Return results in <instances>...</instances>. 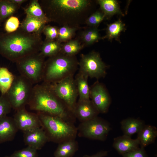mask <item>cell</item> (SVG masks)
Segmentation results:
<instances>
[{
	"instance_id": "cell-18",
	"label": "cell",
	"mask_w": 157,
	"mask_h": 157,
	"mask_svg": "<svg viewBox=\"0 0 157 157\" xmlns=\"http://www.w3.org/2000/svg\"><path fill=\"white\" fill-rule=\"evenodd\" d=\"M137 134V138L140 147L144 148L155 142L157 136V129L154 126L145 125Z\"/></svg>"
},
{
	"instance_id": "cell-3",
	"label": "cell",
	"mask_w": 157,
	"mask_h": 157,
	"mask_svg": "<svg viewBox=\"0 0 157 157\" xmlns=\"http://www.w3.org/2000/svg\"><path fill=\"white\" fill-rule=\"evenodd\" d=\"M42 2L41 7L49 22L54 21L63 26L69 24L72 27L74 20L82 15L90 4V1L87 0H51Z\"/></svg>"
},
{
	"instance_id": "cell-20",
	"label": "cell",
	"mask_w": 157,
	"mask_h": 157,
	"mask_svg": "<svg viewBox=\"0 0 157 157\" xmlns=\"http://www.w3.org/2000/svg\"><path fill=\"white\" fill-rule=\"evenodd\" d=\"M120 124L124 135L130 137L138 133L145 125L142 120L132 118L125 119L121 121Z\"/></svg>"
},
{
	"instance_id": "cell-15",
	"label": "cell",
	"mask_w": 157,
	"mask_h": 157,
	"mask_svg": "<svg viewBox=\"0 0 157 157\" xmlns=\"http://www.w3.org/2000/svg\"><path fill=\"white\" fill-rule=\"evenodd\" d=\"M18 130L13 118L7 115L0 118V144L12 140Z\"/></svg>"
},
{
	"instance_id": "cell-29",
	"label": "cell",
	"mask_w": 157,
	"mask_h": 157,
	"mask_svg": "<svg viewBox=\"0 0 157 157\" xmlns=\"http://www.w3.org/2000/svg\"><path fill=\"white\" fill-rule=\"evenodd\" d=\"M81 38L84 44L88 45L97 42L100 38L99 31L96 27H92L84 31Z\"/></svg>"
},
{
	"instance_id": "cell-23",
	"label": "cell",
	"mask_w": 157,
	"mask_h": 157,
	"mask_svg": "<svg viewBox=\"0 0 157 157\" xmlns=\"http://www.w3.org/2000/svg\"><path fill=\"white\" fill-rule=\"evenodd\" d=\"M15 76L8 69L0 67V91L1 95H5L11 86L15 79Z\"/></svg>"
},
{
	"instance_id": "cell-24",
	"label": "cell",
	"mask_w": 157,
	"mask_h": 157,
	"mask_svg": "<svg viewBox=\"0 0 157 157\" xmlns=\"http://www.w3.org/2000/svg\"><path fill=\"white\" fill-rule=\"evenodd\" d=\"M24 11L26 15L37 18L45 24L49 22L38 0L31 1L29 5Z\"/></svg>"
},
{
	"instance_id": "cell-27",
	"label": "cell",
	"mask_w": 157,
	"mask_h": 157,
	"mask_svg": "<svg viewBox=\"0 0 157 157\" xmlns=\"http://www.w3.org/2000/svg\"><path fill=\"white\" fill-rule=\"evenodd\" d=\"M18 6L10 0H0V18L1 20L11 16L17 10Z\"/></svg>"
},
{
	"instance_id": "cell-1",
	"label": "cell",
	"mask_w": 157,
	"mask_h": 157,
	"mask_svg": "<svg viewBox=\"0 0 157 157\" xmlns=\"http://www.w3.org/2000/svg\"><path fill=\"white\" fill-rule=\"evenodd\" d=\"M41 35L27 33L20 28L10 33H0V55L13 62L39 52Z\"/></svg>"
},
{
	"instance_id": "cell-9",
	"label": "cell",
	"mask_w": 157,
	"mask_h": 157,
	"mask_svg": "<svg viewBox=\"0 0 157 157\" xmlns=\"http://www.w3.org/2000/svg\"><path fill=\"white\" fill-rule=\"evenodd\" d=\"M49 85L56 94L73 114L78 96L74 76L69 77L58 83Z\"/></svg>"
},
{
	"instance_id": "cell-28",
	"label": "cell",
	"mask_w": 157,
	"mask_h": 157,
	"mask_svg": "<svg viewBox=\"0 0 157 157\" xmlns=\"http://www.w3.org/2000/svg\"><path fill=\"white\" fill-rule=\"evenodd\" d=\"M83 47L78 40H70L62 45L61 52L67 56H74Z\"/></svg>"
},
{
	"instance_id": "cell-14",
	"label": "cell",
	"mask_w": 157,
	"mask_h": 157,
	"mask_svg": "<svg viewBox=\"0 0 157 157\" xmlns=\"http://www.w3.org/2000/svg\"><path fill=\"white\" fill-rule=\"evenodd\" d=\"M23 137L25 144L37 150L41 149L47 142L49 141L42 127L24 132Z\"/></svg>"
},
{
	"instance_id": "cell-4",
	"label": "cell",
	"mask_w": 157,
	"mask_h": 157,
	"mask_svg": "<svg viewBox=\"0 0 157 157\" xmlns=\"http://www.w3.org/2000/svg\"><path fill=\"white\" fill-rule=\"evenodd\" d=\"M78 63L76 56H67L61 52L49 57L45 61L42 81L46 84H53L74 76Z\"/></svg>"
},
{
	"instance_id": "cell-10",
	"label": "cell",
	"mask_w": 157,
	"mask_h": 157,
	"mask_svg": "<svg viewBox=\"0 0 157 157\" xmlns=\"http://www.w3.org/2000/svg\"><path fill=\"white\" fill-rule=\"evenodd\" d=\"M78 65L79 71L88 77L99 79L106 74V67L97 52L81 54Z\"/></svg>"
},
{
	"instance_id": "cell-31",
	"label": "cell",
	"mask_w": 157,
	"mask_h": 157,
	"mask_svg": "<svg viewBox=\"0 0 157 157\" xmlns=\"http://www.w3.org/2000/svg\"><path fill=\"white\" fill-rule=\"evenodd\" d=\"M11 157H38L37 150L27 146L20 150L15 151L10 156Z\"/></svg>"
},
{
	"instance_id": "cell-38",
	"label": "cell",
	"mask_w": 157,
	"mask_h": 157,
	"mask_svg": "<svg viewBox=\"0 0 157 157\" xmlns=\"http://www.w3.org/2000/svg\"><path fill=\"white\" fill-rule=\"evenodd\" d=\"M12 3L19 6L24 2L26 1L25 0H10Z\"/></svg>"
},
{
	"instance_id": "cell-33",
	"label": "cell",
	"mask_w": 157,
	"mask_h": 157,
	"mask_svg": "<svg viewBox=\"0 0 157 157\" xmlns=\"http://www.w3.org/2000/svg\"><path fill=\"white\" fill-rule=\"evenodd\" d=\"M20 22L18 18L15 16L10 17L6 20L4 28L6 33H12L17 31L19 28Z\"/></svg>"
},
{
	"instance_id": "cell-12",
	"label": "cell",
	"mask_w": 157,
	"mask_h": 157,
	"mask_svg": "<svg viewBox=\"0 0 157 157\" xmlns=\"http://www.w3.org/2000/svg\"><path fill=\"white\" fill-rule=\"evenodd\" d=\"M90 97L99 113H104L108 111L110 100L106 88L102 84L97 82L90 88Z\"/></svg>"
},
{
	"instance_id": "cell-32",
	"label": "cell",
	"mask_w": 157,
	"mask_h": 157,
	"mask_svg": "<svg viewBox=\"0 0 157 157\" xmlns=\"http://www.w3.org/2000/svg\"><path fill=\"white\" fill-rule=\"evenodd\" d=\"M105 17L103 13L96 11L87 18L85 22L88 25L95 27L102 21Z\"/></svg>"
},
{
	"instance_id": "cell-26",
	"label": "cell",
	"mask_w": 157,
	"mask_h": 157,
	"mask_svg": "<svg viewBox=\"0 0 157 157\" xmlns=\"http://www.w3.org/2000/svg\"><path fill=\"white\" fill-rule=\"evenodd\" d=\"M125 24L120 20L108 25L106 29V35L104 38L111 40L114 38L118 39L120 33L124 31Z\"/></svg>"
},
{
	"instance_id": "cell-36",
	"label": "cell",
	"mask_w": 157,
	"mask_h": 157,
	"mask_svg": "<svg viewBox=\"0 0 157 157\" xmlns=\"http://www.w3.org/2000/svg\"><path fill=\"white\" fill-rule=\"evenodd\" d=\"M122 156L123 157H148L144 148L141 147L137 149L125 153Z\"/></svg>"
},
{
	"instance_id": "cell-35",
	"label": "cell",
	"mask_w": 157,
	"mask_h": 157,
	"mask_svg": "<svg viewBox=\"0 0 157 157\" xmlns=\"http://www.w3.org/2000/svg\"><path fill=\"white\" fill-rule=\"evenodd\" d=\"M58 28L49 25L45 26L43 32L46 36L45 40L52 41L56 40L58 34Z\"/></svg>"
},
{
	"instance_id": "cell-34",
	"label": "cell",
	"mask_w": 157,
	"mask_h": 157,
	"mask_svg": "<svg viewBox=\"0 0 157 157\" xmlns=\"http://www.w3.org/2000/svg\"><path fill=\"white\" fill-rule=\"evenodd\" d=\"M12 106L5 95L0 96V118L7 115L11 111Z\"/></svg>"
},
{
	"instance_id": "cell-39",
	"label": "cell",
	"mask_w": 157,
	"mask_h": 157,
	"mask_svg": "<svg viewBox=\"0 0 157 157\" xmlns=\"http://www.w3.org/2000/svg\"><path fill=\"white\" fill-rule=\"evenodd\" d=\"M4 157H11L10 156H4Z\"/></svg>"
},
{
	"instance_id": "cell-13",
	"label": "cell",
	"mask_w": 157,
	"mask_h": 157,
	"mask_svg": "<svg viewBox=\"0 0 157 157\" xmlns=\"http://www.w3.org/2000/svg\"><path fill=\"white\" fill-rule=\"evenodd\" d=\"M99 113L92 101L78 100L73 112L75 118L81 122L90 120L98 116Z\"/></svg>"
},
{
	"instance_id": "cell-2",
	"label": "cell",
	"mask_w": 157,
	"mask_h": 157,
	"mask_svg": "<svg viewBox=\"0 0 157 157\" xmlns=\"http://www.w3.org/2000/svg\"><path fill=\"white\" fill-rule=\"evenodd\" d=\"M30 109L61 117L69 122L75 118L50 85L43 82L34 85L28 103Z\"/></svg>"
},
{
	"instance_id": "cell-17",
	"label": "cell",
	"mask_w": 157,
	"mask_h": 157,
	"mask_svg": "<svg viewBox=\"0 0 157 157\" xmlns=\"http://www.w3.org/2000/svg\"><path fill=\"white\" fill-rule=\"evenodd\" d=\"M45 24L37 18L26 15L20 28L27 33L41 35Z\"/></svg>"
},
{
	"instance_id": "cell-30",
	"label": "cell",
	"mask_w": 157,
	"mask_h": 157,
	"mask_svg": "<svg viewBox=\"0 0 157 157\" xmlns=\"http://www.w3.org/2000/svg\"><path fill=\"white\" fill-rule=\"evenodd\" d=\"M76 28L67 25H64L58 28L56 40L60 43L66 42L70 40L74 36Z\"/></svg>"
},
{
	"instance_id": "cell-22",
	"label": "cell",
	"mask_w": 157,
	"mask_h": 157,
	"mask_svg": "<svg viewBox=\"0 0 157 157\" xmlns=\"http://www.w3.org/2000/svg\"><path fill=\"white\" fill-rule=\"evenodd\" d=\"M62 44L56 40L43 42L39 53L44 58L54 56L61 52Z\"/></svg>"
},
{
	"instance_id": "cell-6",
	"label": "cell",
	"mask_w": 157,
	"mask_h": 157,
	"mask_svg": "<svg viewBox=\"0 0 157 157\" xmlns=\"http://www.w3.org/2000/svg\"><path fill=\"white\" fill-rule=\"evenodd\" d=\"M33 84L20 75L15 76L10 88L5 94L12 108L17 110L25 107L29 100L33 87Z\"/></svg>"
},
{
	"instance_id": "cell-5",
	"label": "cell",
	"mask_w": 157,
	"mask_h": 157,
	"mask_svg": "<svg viewBox=\"0 0 157 157\" xmlns=\"http://www.w3.org/2000/svg\"><path fill=\"white\" fill-rule=\"evenodd\" d=\"M37 114L41 127L45 132L49 141L59 144L75 139L77 128L72 122L44 112H38Z\"/></svg>"
},
{
	"instance_id": "cell-19",
	"label": "cell",
	"mask_w": 157,
	"mask_h": 157,
	"mask_svg": "<svg viewBox=\"0 0 157 157\" xmlns=\"http://www.w3.org/2000/svg\"><path fill=\"white\" fill-rule=\"evenodd\" d=\"M78 149V144L75 139L60 143L54 153V157H72Z\"/></svg>"
},
{
	"instance_id": "cell-40",
	"label": "cell",
	"mask_w": 157,
	"mask_h": 157,
	"mask_svg": "<svg viewBox=\"0 0 157 157\" xmlns=\"http://www.w3.org/2000/svg\"><path fill=\"white\" fill-rule=\"evenodd\" d=\"M1 18H0V22H1Z\"/></svg>"
},
{
	"instance_id": "cell-8",
	"label": "cell",
	"mask_w": 157,
	"mask_h": 157,
	"mask_svg": "<svg viewBox=\"0 0 157 157\" xmlns=\"http://www.w3.org/2000/svg\"><path fill=\"white\" fill-rule=\"evenodd\" d=\"M77 128L79 137L101 141L106 139L111 129L108 122L98 116L81 122Z\"/></svg>"
},
{
	"instance_id": "cell-11",
	"label": "cell",
	"mask_w": 157,
	"mask_h": 157,
	"mask_svg": "<svg viewBox=\"0 0 157 157\" xmlns=\"http://www.w3.org/2000/svg\"><path fill=\"white\" fill-rule=\"evenodd\" d=\"M13 119L18 129L23 132L41 127L37 113L29 112L25 107L16 110Z\"/></svg>"
},
{
	"instance_id": "cell-25",
	"label": "cell",
	"mask_w": 157,
	"mask_h": 157,
	"mask_svg": "<svg viewBox=\"0 0 157 157\" xmlns=\"http://www.w3.org/2000/svg\"><path fill=\"white\" fill-rule=\"evenodd\" d=\"M97 2L105 16L122 14L117 1L115 0H99Z\"/></svg>"
},
{
	"instance_id": "cell-37",
	"label": "cell",
	"mask_w": 157,
	"mask_h": 157,
	"mask_svg": "<svg viewBox=\"0 0 157 157\" xmlns=\"http://www.w3.org/2000/svg\"><path fill=\"white\" fill-rule=\"evenodd\" d=\"M108 154L107 151L101 150L92 155H85L83 157H104L107 156Z\"/></svg>"
},
{
	"instance_id": "cell-21",
	"label": "cell",
	"mask_w": 157,
	"mask_h": 157,
	"mask_svg": "<svg viewBox=\"0 0 157 157\" xmlns=\"http://www.w3.org/2000/svg\"><path fill=\"white\" fill-rule=\"evenodd\" d=\"M88 77L78 71L74 78L76 82L79 100H85L90 99V88L88 83Z\"/></svg>"
},
{
	"instance_id": "cell-7",
	"label": "cell",
	"mask_w": 157,
	"mask_h": 157,
	"mask_svg": "<svg viewBox=\"0 0 157 157\" xmlns=\"http://www.w3.org/2000/svg\"><path fill=\"white\" fill-rule=\"evenodd\" d=\"M44 58L39 52L26 57L16 62L20 75L33 84H38L42 81Z\"/></svg>"
},
{
	"instance_id": "cell-16",
	"label": "cell",
	"mask_w": 157,
	"mask_h": 157,
	"mask_svg": "<svg viewBox=\"0 0 157 157\" xmlns=\"http://www.w3.org/2000/svg\"><path fill=\"white\" fill-rule=\"evenodd\" d=\"M140 143L137 138L132 139L131 137L123 135L114 139L113 146L119 154L122 155L138 149Z\"/></svg>"
}]
</instances>
